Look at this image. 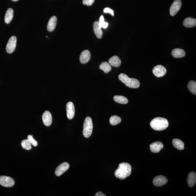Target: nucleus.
<instances>
[{
	"label": "nucleus",
	"mask_w": 196,
	"mask_h": 196,
	"mask_svg": "<svg viewBox=\"0 0 196 196\" xmlns=\"http://www.w3.org/2000/svg\"><path fill=\"white\" fill-rule=\"evenodd\" d=\"M131 172V166L128 163L122 162L119 163V167L114 172V174L118 178L123 180L130 176Z\"/></svg>",
	"instance_id": "1"
},
{
	"label": "nucleus",
	"mask_w": 196,
	"mask_h": 196,
	"mask_svg": "<svg viewBox=\"0 0 196 196\" xmlns=\"http://www.w3.org/2000/svg\"><path fill=\"white\" fill-rule=\"evenodd\" d=\"M168 120L165 118L159 117L154 118L150 123L152 128L156 131H162L168 128Z\"/></svg>",
	"instance_id": "2"
},
{
	"label": "nucleus",
	"mask_w": 196,
	"mask_h": 196,
	"mask_svg": "<svg viewBox=\"0 0 196 196\" xmlns=\"http://www.w3.org/2000/svg\"><path fill=\"white\" fill-rule=\"evenodd\" d=\"M119 79L129 88H137L140 86L139 82L137 79L129 77L126 74H119Z\"/></svg>",
	"instance_id": "3"
},
{
	"label": "nucleus",
	"mask_w": 196,
	"mask_h": 196,
	"mask_svg": "<svg viewBox=\"0 0 196 196\" xmlns=\"http://www.w3.org/2000/svg\"><path fill=\"white\" fill-rule=\"evenodd\" d=\"M93 125L91 118L87 117L85 118L83 124V134L85 138L90 137L92 132Z\"/></svg>",
	"instance_id": "4"
},
{
	"label": "nucleus",
	"mask_w": 196,
	"mask_h": 196,
	"mask_svg": "<svg viewBox=\"0 0 196 196\" xmlns=\"http://www.w3.org/2000/svg\"><path fill=\"white\" fill-rule=\"evenodd\" d=\"M15 183L12 178L6 176H0V185L2 186L10 188L14 186Z\"/></svg>",
	"instance_id": "5"
},
{
	"label": "nucleus",
	"mask_w": 196,
	"mask_h": 196,
	"mask_svg": "<svg viewBox=\"0 0 196 196\" xmlns=\"http://www.w3.org/2000/svg\"><path fill=\"white\" fill-rule=\"evenodd\" d=\"M16 42L17 38L15 36H12L9 39L6 47V51L8 53H12L15 50Z\"/></svg>",
	"instance_id": "6"
},
{
	"label": "nucleus",
	"mask_w": 196,
	"mask_h": 196,
	"mask_svg": "<svg viewBox=\"0 0 196 196\" xmlns=\"http://www.w3.org/2000/svg\"><path fill=\"white\" fill-rule=\"evenodd\" d=\"M181 0H175L172 4L170 8V13L172 16L175 15L181 9Z\"/></svg>",
	"instance_id": "7"
},
{
	"label": "nucleus",
	"mask_w": 196,
	"mask_h": 196,
	"mask_svg": "<svg viewBox=\"0 0 196 196\" xmlns=\"http://www.w3.org/2000/svg\"><path fill=\"white\" fill-rule=\"evenodd\" d=\"M152 73L156 77H161L165 75L167 72L166 68L161 65H158L152 69Z\"/></svg>",
	"instance_id": "8"
},
{
	"label": "nucleus",
	"mask_w": 196,
	"mask_h": 196,
	"mask_svg": "<svg viewBox=\"0 0 196 196\" xmlns=\"http://www.w3.org/2000/svg\"><path fill=\"white\" fill-rule=\"evenodd\" d=\"M168 182V180L164 176L158 175L156 176L153 179V184L156 187H161Z\"/></svg>",
	"instance_id": "9"
},
{
	"label": "nucleus",
	"mask_w": 196,
	"mask_h": 196,
	"mask_svg": "<svg viewBox=\"0 0 196 196\" xmlns=\"http://www.w3.org/2000/svg\"><path fill=\"white\" fill-rule=\"evenodd\" d=\"M70 168V165L68 163L65 162L62 163L56 168L55 171V175L59 177L66 172Z\"/></svg>",
	"instance_id": "10"
},
{
	"label": "nucleus",
	"mask_w": 196,
	"mask_h": 196,
	"mask_svg": "<svg viewBox=\"0 0 196 196\" xmlns=\"http://www.w3.org/2000/svg\"><path fill=\"white\" fill-rule=\"evenodd\" d=\"M66 110L67 118L70 119H73L75 114V109L74 103L72 102L67 103Z\"/></svg>",
	"instance_id": "11"
},
{
	"label": "nucleus",
	"mask_w": 196,
	"mask_h": 196,
	"mask_svg": "<svg viewBox=\"0 0 196 196\" xmlns=\"http://www.w3.org/2000/svg\"><path fill=\"white\" fill-rule=\"evenodd\" d=\"M42 119L45 126H50L52 121V116L51 113L48 111H45L43 114Z\"/></svg>",
	"instance_id": "12"
},
{
	"label": "nucleus",
	"mask_w": 196,
	"mask_h": 196,
	"mask_svg": "<svg viewBox=\"0 0 196 196\" xmlns=\"http://www.w3.org/2000/svg\"><path fill=\"white\" fill-rule=\"evenodd\" d=\"M90 57L91 54L90 51L85 50L81 52L80 55V61L81 63L85 64L90 61Z\"/></svg>",
	"instance_id": "13"
},
{
	"label": "nucleus",
	"mask_w": 196,
	"mask_h": 196,
	"mask_svg": "<svg viewBox=\"0 0 196 196\" xmlns=\"http://www.w3.org/2000/svg\"><path fill=\"white\" fill-rule=\"evenodd\" d=\"M151 151L154 153H158L163 148V143L159 141H156L150 145Z\"/></svg>",
	"instance_id": "14"
},
{
	"label": "nucleus",
	"mask_w": 196,
	"mask_h": 196,
	"mask_svg": "<svg viewBox=\"0 0 196 196\" xmlns=\"http://www.w3.org/2000/svg\"><path fill=\"white\" fill-rule=\"evenodd\" d=\"M187 182L188 186L190 188H193L195 186L196 182V174L195 172H190L188 174Z\"/></svg>",
	"instance_id": "15"
},
{
	"label": "nucleus",
	"mask_w": 196,
	"mask_h": 196,
	"mask_svg": "<svg viewBox=\"0 0 196 196\" xmlns=\"http://www.w3.org/2000/svg\"><path fill=\"white\" fill-rule=\"evenodd\" d=\"M57 22V18L55 16H52L49 20L47 25V30L49 32H52L56 28Z\"/></svg>",
	"instance_id": "16"
},
{
	"label": "nucleus",
	"mask_w": 196,
	"mask_h": 196,
	"mask_svg": "<svg viewBox=\"0 0 196 196\" xmlns=\"http://www.w3.org/2000/svg\"><path fill=\"white\" fill-rule=\"evenodd\" d=\"M183 25L187 28H191L196 25V19L195 18L188 17L183 21Z\"/></svg>",
	"instance_id": "17"
},
{
	"label": "nucleus",
	"mask_w": 196,
	"mask_h": 196,
	"mask_svg": "<svg viewBox=\"0 0 196 196\" xmlns=\"http://www.w3.org/2000/svg\"><path fill=\"white\" fill-rule=\"evenodd\" d=\"M93 29L94 34L98 39H101L103 34V31L99 26V23L98 21L94 22L93 24Z\"/></svg>",
	"instance_id": "18"
},
{
	"label": "nucleus",
	"mask_w": 196,
	"mask_h": 196,
	"mask_svg": "<svg viewBox=\"0 0 196 196\" xmlns=\"http://www.w3.org/2000/svg\"><path fill=\"white\" fill-rule=\"evenodd\" d=\"M109 64L112 66L118 67L120 66L121 61L119 57L117 56H114L109 60Z\"/></svg>",
	"instance_id": "19"
},
{
	"label": "nucleus",
	"mask_w": 196,
	"mask_h": 196,
	"mask_svg": "<svg viewBox=\"0 0 196 196\" xmlns=\"http://www.w3.org/2000/svg\"><path fill=\"white\" fill-rule=\"evenodd\" d=\"M172 54L174 58H181L184 57L186 55L184 50L180 48H175L172 50Z\"/></svg>",
	"instance_id": "20"
},
{
	"label": "nucleus",
	"mask_w": 196,
	"mask_h": 196,
	"mask_svg": "<svg viewBox=\"0 0 196 196\" xmlns=\"http://www.w3.org/2000/svg\"><path fill=\"white\" fill-rule=\"evenodd\" d=\"M14 16V11L12 8H9L5 13V23L9 24L11 21Z\"/></svg>",
	"instance_id": "21"
},
{
	"label": "nucleus",
	"mask_w": 196,
	"mask_h": 196,
	"mask_svg": "<svg viewBox=\"0 0 196 196\" xmlns=\"http://www.w3.org/2000/svg\"><path fill=\"white\" fill-rule=\"evenodd\" d=\"M172 144L173 146L177 149L182 150L184 149V143L181 140L178 139H174L172 140Z\"/></svg>",
	"instance_id": "22"
},
{
	"label": "nucleus",
	"mask_w": 196,
	"mask_h": 196,
	"mask_svg": "<svg viewBox=\"0 0 196 196\" xmlns=\"http://www.w3.org/2000/svg\"><path fill=\"white\" fill-rule=\"evenodd\" d=\"M99 68L101 70L103 71L105 74L108 73L112 70L111 65L107 62H103L100 65Z\"/></svg>",
	"instance_id": "23"
},
{
	"label": "nucleus",
	"mask_w": 196,
	"mask_h": 196,
	"mask_svg": "<svg viewBox=\"0 0 196 196\" xmlns=\"http://www.w3.org/2000/svg\"><path fill=\"white\" fill-rule=\"evenodd\" d=\"M113 99L116 102L120 104H126L128 102V99L123 96L116 95L114 96Z\"/></svg>",
	"instance_id": "24"
},
{
	"label": "nucleus",
	"mask_w": 196,
	"mask_h": 196,
	"mask_svg": "<svg viewBox=\"0 0 196 196\" xmlns=\"http://www.w3.org/2000/svg\"><path fill=\"white\" fill-rule=\"evenodd\" d=\"M189 90L192 94H196V82L194 81H190L189 82L188 85Z\"/></svg>",
	"instance_id": "25"
},
{
	"label": "nucleus",
	"mask_w": 196,
	"mask_h": 196,
	"mask_svg": "<svg viewBox=\"0 0 196 196\" xmlns=\"http://www.w3.org/2000/svg\"><path fill=\"white\" fill-rule=\"evenodd\" d=\"M121 121V119L120 117L117 116H112L110 117L109 119V122L110 124L112 125H116L120 123Z\"/></svg>",
	"instance_id": "26"
},
{
	"label": "nucleus",
	"mask_w": 196,
	"mask_h": 196,
	"mask_svg": "<svg viewBox=\"0 0 196 196\" xmlns=\"http://www.w3.org/2000/svg\"><path fill=\"white\" fill-rule=\"evenodd\" d=\"M21 145L23 149L29 150L32 148L31 144L29 142L28 139H24L22 141Z\"/></svg>",
	"instance_id": "27"
},
{
	"label": "nucleus",
	"mask_w": 196,
	"mask_h": 196,
	"mask_svg": "<svg viewBox=\"0 0 196 196\" xmlns=\"http://www.w3.org/2000/svg\"><path fill=\"white\" fill-rule=\"evenodd\" d=\"M99 23V26L100 28H106L108 26V23L104 21V18L103 15H101L100 17Z\"/></svg>",
	"instance_id": "28"
},
{
	"label": "nucleus",
	"mask_w": 196,
	"mask_h": 196,
	"mask_svg": "<svg viewBox=\"0 0 196 196\" xmlns=\"http://www.w3.org/2000/svg\"><path fill=\"white\" fill-rule=\"evenodd\" d=\"M27 139L31 144L34 147L37 146L38 142L35 139H34L32 135H28L27 137Z\"/></svg>",
	"instance_id": "29"
},
{
	"label": "nucleus",
	"mask_w": 196,
	"mask_h": 196,
	"mask_svg": "<svg viewBox=\"0 0 196 196\" xmlns=\"http://www.w3.org/2000/svg\"><path fill=\"white\" fill-rule=\"evenodd\" d=\"M95 0H83V5L87 6H90L93 5Z\"/></svg>",
	"instance_id": "30"
},
{
	"label": "nucleus",
	"mask_w": 196,
	"mask_h": 196,
	"mask_svg": "<svg viewBox=\"0 0 196 196\" xmlns=\"http://www.w3.org/2000/svg\"><path fill=\"white\" fill-rule=\"evenodd\" d=\"M103 12L106 13H110L112 15V16L114 15V11L112 10V9H110L109 7H107V8H105L103 10Z\"/></svg>",
	"instance_id": "31"
},
{
	"label": "nucleus",
	"mask_w": 196,
	"mask_h": 196,
	"mask_svg": "<svg viewBox=\"0 0 196 196\" xmlns=\"http://www.w3.org/2000/svg\"><path fill=\"white\" fill-rule=\"evenodd\" d=\"M95 196H106L104 194H103L102 192L99 191L96 193L95 195Z\"/></svg>",
	"instance_id": "32"
},
{
	"label": "nucleus",
	"mask_w": 196,
	"mask_h": 196,
	"mask_svg": "<svg viewBox=\"0 0 196 196\" xmlns=\"http://www.w3.org/2000/svg\"><path fill=\"white\" fill-rule=\"evenodd\" d=\"M11 1H14V2H17V1H19V0H11Z\"/></svg>",
	"instance_id": "33"
},
{
	"label": "nucleus",
	"mask_w": 196,
	"mask_h": 196,
	"mask_svg": "<svg viewBox=\"0 0 196 196\" xmlns=\"http://www.w3.org/2000/svg\"><path fill=\"white\" fill-rule=\"evenodd\" d=\"M47 36H46V38H48V37H47Z\"/></svg>",
	"instance_id": "34"
}]
</instances>
